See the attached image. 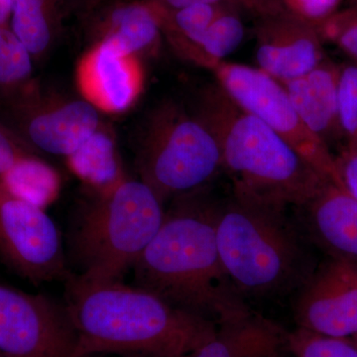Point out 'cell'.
<instances>
[{"mask_svg":"<svg viewBox=\"0 0 357 357\" xmlns=\"http://www.w3.org/2000/svg\"><path fill=\"white\" fill-rule=\"evenodd\" d=\"M123 357H189L188 356H142V354H130V356H122Z\"/></svg>","mask_w":357,"mask_h":357,"instance_id":"1f68e13d","label":"cell"},{"mask_svg":"<svg viewBox=\"0 0 357 357\" xmlns=\"http://www.w3.org/2000/svg\"><path fill=\"white\" fill-rule=\"evenodd\" d=\"M243 11L239 7L227 6L183 58L210 70L225 62L243 41Z\"/></svg>","mask_w":357,"mask_h":357,"instance_id":"d6986e66","label":"cell"},{"mask_svg":"<svg viewBox=\"0 0 357 357\" xmlns=\"http://www.w3.org/2000/svg\"><path fill=\"white\" fill-rule=\"evenodd\" d=\"M287 8L318 27L342 9V0H281Z\"/></svg>","mask_w":357,"mask_h":357,"instance_id":"484cf974","label":"cell"},{"mask_svg":"<svg viewBox=\"0 0 357 357\" xmlns=\"http://www.w3.org/2000/svg\"><path fill=\"white\" fill-rule=\"evenodd\" d=\"M0 257L34 284L67 280L70 272L60 232L44 208L0 184Z\"/></svg>","mask_w":357,"mask_h":357,"instance_id":"9c48e42d","label":"cell"},{"mask_svg":"<svg viewBox=\"0 0 357 357\" xmlns=\"http://www.w3.org/2000/svg\"><path fill=\"white\" fill-rule=\"evenodd\" d=\"M287 335L272 321L249 312L218 326L215 335L189 357H279Z\"/></svg>","mask_w":357,"mask_h":357,"instance_id":"e0dca14e","label":"cell"},{"mask_svg":"<svg viewBox=\"0 0 357 357\" xmlns=\"http://www.w3.org/2000/svg\"><path fill=\"white\" fill-rule=\"evenodd\" d=\"M282 208L234 198L217 208L220 260L238 292H281L302 276L305 255Z\"/></svg>","mask_w":357,"mask_h":357,"instance_id":"5b68a950","label":"cell"},{"mask_svg":"<svg viewBox=\"0 0 357 357\" xmlns=\"http://www.w3.org/2000/svg\"><path fill=\"white\" fill-rule=\"evenodd\" d=\"M335 162L340 184L357 199V145L342 147Z\"/></svg>","mask_w":357,"mask_h":357,"instance_id":"83f0119b","label":"cell"},{"mask_svg":"<svg viewBox=\"0 0 357 357\" xmlns=\"http://www.w3.org/2000/svg\"><path fill=\"white\" fill-rule=\"evenodd\" d=\"M248 13L255 23L256 68L277 81L305 74L326 58L317 28L281 0H255Z\"/></svg>","mask_w":357,"mask_h":357,"instance_id":"8fae6325","label":"cell"},{"mask_svg":"<svg viewBox=\"0 0 357 357\" xmlns=\"http://www.w3.org/2000/svg\"><path fill=\"white\" fill-rule=\"evenodd\" d=\"M32 55L8 26H0V88L13 96L32 83Z\"/></svg>","mask_w":357,"mask_h":357,"instance_id":"7402d4cb","label":"cell"},{"mask_svg":"<svg viewBox=\"0 0 357 357\" xmlns=\"http://www.w3.org/2000/svg\"><path fill=\"white\" fill-rule=\"evenodd\" d=\"M337 117L344 147L357 145V63L340 64L337 81Z\"/></svg>","mask_w":357,"mask_h":357,"instance_id":"603a6c76","label":"cell"},{"mask_svg":"<svg viewBox=\"0 0 357 357\" xmlns=\"http://www.w3.org/2000/svg\"><path fill=\"white\" fill-rule=\"evenodd\" d=\"M77 89L98 112L121 114L133 107L144 89L141 59L119 46L100 40L79 58L76 68Z\"/></svg>","mask_w":357,"mask_h":357,"instance_id":"4fadbf2b","label":"cell"},{"mask_svg":"<svg viewBox=\"0 0 357 357\" xmlns=\"http://www.w3.org/2000/svg\"><path fill=\"white\" fill-rule=\"evenodd\" d=\"M140 180L163 203L198 191L222 169L217 138L203 117L166 102L150 115L137 155Z\"/></svg>","mask_w":357,"mask_h":357,"instance_id":"8992f818","label":"cell"},{"mask_svg":"<svg viewBox=\"0 0 357 357\" xmlns=\"http://www.w3.org/2000/svg\"><path fill=\"white\" fill-rule=\"evenodd\" d=\"M211 72L236 105L269 126L317 171L342 185L330 147L306 128L280 82L258 68L227 61Z\"/></svg>","mask_w":357,"mask_h":357,"instance_id":"52a82bcc","label":"cell"},{"mask_svg":"<svg viewBox=\"0 0 357 357\" xmlns=\"http://www.w3.org/2000/svg\"><path fill=\"white\" fill-rule=\"evenodd\" d=\"M192 192L178 197L180 202L165 213L132 269L139 287L218 326L250 312L220 260L217 208L195 199Z\"/></svg>","mask_w":357,"mask_h":357,"instance_id":"7a4b0ae2","label":"cell"},{"mask_svg":"<svg viewBox=\"0 0 357 357\" xmlns=\"http://www.w3.org/2000/svg\"><path fill=\"white\" fill-rule=\"evenodd\" d=\"M0 184L14 196L44 208L57 194L59 178L50 166L31 155L2 176Z\"/></svg>","mask_w":357,"mask_h":357,"instance_id":"44dd1931","label":"cell"},{"mask_svg":"<svg viewBox=\"0 0 357 357\" xmlns=\"http://www.w3.org/2000/svg\"><path fill=\"white\" fill-rule=\"evenodd\" d=\"M4 119L33 151L66 158L102 128L100 112L84 98L42 91L33 82L7 96Z\"/></svg>","mask_w":357,"mask_h":357,"instance_id":"ba28073f","label":"cell"},{"mask_svg":"<svg viewBox=\"0 0 357 357\" xmlns=\"http://www.w3.org/2000/svg\"><path fill=\"white\" fill-rule=\"evenodd\" d=\"M352 338H354V342H356V344H357V335H354V337H352Z\"/></svg>","mask_w":357,"mask_h":357,"instance_id":"836d02e7","label":"cell"},{"mask_svg":"<svg viewBox=\"0 0 357 357\" xmlns=\"http://www.w3.org/2000/svg\"><path fill=\"white\" fill-rule=\"evenodd\" d=\"M0 357H1V356H0Z\"/></svg>","mask_w":357,"mask_h":357,"instance_id":"e575fe53","label":"cell"},{"mask_svg":"<svg viewBox=\"0 0 357 357\" xmlns=\"http://www.w3.org/2000/svg\"><path fill=\"white\" fill-rule=\"evenodd\" d=\"M68 1L77 7H89L95 6L100 0H68Z\"/></svg>","mask_w":357,"mask_h":357,"instance_id":"4dcf8cb0","label":"cell"},{"mask_svg":"<svg viewBox=\"0 0 357 357\" xmlns=\"http://www.w3.org/2000/svg\"><path fill=\"white\" fill-rule=\"evenodd\" d=\"M91 32L95 42L107 40L139 58L156 53L163 37L159 14L149 0L115 2L98 16Z\"/></svg>","mask_w":357,"mask_h":357,"instance_id":"2e32d148","label":"cell"},{"mask_svg":"<svg viewBox=\"0 0 357 357\" xmlns=\"http://www.w3.org/2000/svg\"><path fill=\"white\" fill-rule=\"evenodd\" d=\"M11 30L29 50L33 60L53 48L62 28L61 0H13Z\"/></svg>","mask_w":357,"mask_h":357,"instance_id":"ac0fdd59","label":"cell"},{"mask_svg":"<svg viewBox=\"0 0 357 357\" xmlns=\"http://www.w3.org/2000/svg\"><path fill=\"white\" fill-rule=\"evenodd\" d=\"M157 6L167 9H178L196 4H227L239 7L241 10L248 13L255 0H149Z\"/></svg>","mask_w":357,"mask_h":357,"instance_id":"f1b7e54d","label":"cell"},{"mask_svg":"<svg viewBox=\"0 0 357 357\" xmlns=\"http://www.w3.org/2000/svg\"><path fill=\"white\" fill-rule=\"evenodd\" d=\"M76 347L65 307L0 283V356L75 357Z\"/></svg>","mask_w":357,"mask_h":357,"instance_id":"30bf717a","label":"cell"},{"mask_svg":"<svg viewBox=\"0 0 357 357\" xmlns=\"http://www.w3.org/2000/svg\"><path fill=\"white\" fill-rule=\"evenodd\" d=\"M65 307L76 333L75 357L188 356L218 328L139 286L86 281L73 273L66 280Z\"/></svg>","mask_w":357,"mask_h":357,"instance_id":"6da1fadb","label":"cell"},{"mask_svg":"<svg viewBox=\"0 0 357 357\" xmlns=\"http://www.w3.org/2000/svg\"><path fill=\"white\" fill-rule=\"evenodd\" d=\"M287 347L295 357H357L351 337H335L298 328L287 335Z\"/></svg>","mask_w":357,"mask_h":357,"instance_id":"cb8c5ba5","label":"cell"},{"mask_svg":"<svg viewBox=\"0 0 357 357\" xmlns=\"http://www.w3.org/2000/svg\"><path fill=\"white\" fill-rule=\"evenodd\" d=\"M349 6H357V0H349Z\"/></svg>","mask_w":357,"mask_h":357,"instance_id":"d6a6232c","label":"cell"},{"mask_svg":"<svg viewBox=\"0 0 357 357\" xmlns=\"http://www.w3.org/2000/svg\"><path fill=\"white\" fill-rule=\"evenodd\" d=\"M323 41L335 45L357 63V6L340 9L317 27Z\"/></svg>","mask_w":357,"mask_h":357,"instance_id":"d4e9b609","label":"cell"},{"mask_svg":"<svg viewBox=\"0 0 357 357\" xmlns=\"http://www.w3.org/2000/svg\"><path fill=\"white\" fill-rule=\"evenodd\" d=\"M299 328L335 337L357 335V264L328 258L307 279L296 304Z\"/></svg>","mask_w":357,"mask_h":357,"instance_id":"7c38bea8","label":"cell"},{"mask_svg":"<svg viewBox=\"0 0 357 357\" xmlns=\"http://www.w3.org/2000/svg\"><path fill=\"white\" fill-rule=\"evenodd\" d=\"M67 159L73 171L96 191L107 189L124 177L114 138L102 128Z\"/></svg>","mask_w":357,"mask_h":357,"instance_id":"ffe728a7","label":"cell"},{"mask_svg":"<svg viewBox=\"0 0 357 357\" xmlns=\"http://www.w3.org/2000/svg\"><path fill=\"white\" fill-rule=\"evenodd\" d=\"M13 0H0V26H7L11 20Z\"/></svg>","mask_w":357,"mask_h":357,"instance_id":"f546056e","label":"cell"},{"mask_svg":"<svg viewBox=\"0 0 357 357\" xmlns=\"http://www.w3.org/2000/svg\"><path fill=\"white\" fill-rule=\"evenodd\" d=\"M198 112L217 138L234 198L282 208L306 206L328 180L283 138L236 105L217 83L199 96Z\"/></svg>","mask_w":357,"mask_h":357,"instance_id":"3957f363","label":"cell"},{"mask_svg":"<svg viewBox=\"0 0 357 357\" xmlns=\"http://www.w3.org/2000/svg\"><path fill=\"white\" fill-rule=\"evenodd\" d=\"M340 64L328 58L309 72L280 82L306 128L326 146L342 141L337 117Z\"/></svg>","mask_w":357,"mask_h":357,"instance_id":"9a60e30c","label":"cell"},{"mask_svg":"<svg viewBox=\"0 0 357 357\" xmlns=\"http://www.w3.org/2000/svg\"><path fill=\"white\" fill-rule=\"evenodd\" d=\"M164 203L141 180L124 176L79 211L70 245L79 278L121 281L157 234Z\"/></svg>","mask_w":357,"mask_h":357,"instance_id":"277c9868","label":"cell"},{"mask_svg":"<svg viewBox=\"0 0 357 357\" xmlns=\"http://www.w3.org/2000/svg\"><path fill=\"white\" fill-rule=\"evenodd\" d=\"M305 206L312 236L328 258L357 264V199L328 180Z\"/></svg>","mask_w":357,"mask_h":357,"instance_id":"5bb4252c","label":"cell"},{"mask_svg":"<svg viewBox=\"0 0 357 357\" xmlns=\"http://www.w3.org/2000/svg\"><path fill=\"white\" fill-rule=\"evenodd\" d=\"M31 155H35L31 148L8 126L0 122V178L20 160Z\"/></svg>","mask_w":357,"mask_h":357,"instance_id":"4316f807","label":"cell"}]
</instances>
